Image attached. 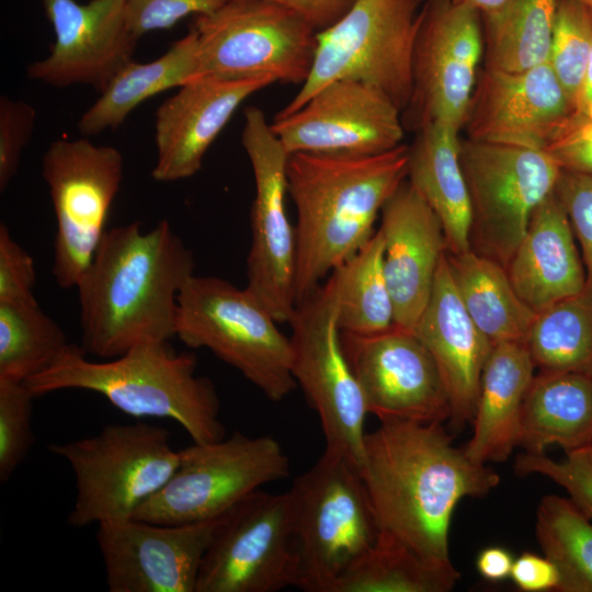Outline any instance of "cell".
Returning <instances> with one entry per match:
<instances>
[{
  "label": "cell",
  "mask_w": 592,
  "mask_h": 592,
  "mask_svg": "<svg viewBox=\"0 0 592 592\" xmlns=\"http://www.w3.org/2000/svg\"><path fill=\"white\" fill-rule=\"evenodd\" d=\"M56 218L52 273L60 288L76 287L107 230L123 180V157L88 138L58 139L42 159Z\"/></svg>",
  "instance_id": "4fadbf2b"
},
{
  "label": "cell",
  "mask_w": 592,
  "mask_h": 592,
  "mask_svg": "<svg viewBox=\"0 0 592 592\" xmlns=\"http://www.w3.org/2000/svg\"><path fill=\"white\" fill-rule=\"evenodd\" d=\"M526 345L540 372L592 377V286L536 312Z\"/></svg>",
  "instance_id": "d6a6232c"
},
{
  "label": "cell",
  "mask_w": 592,
  "mask_h": 592,
  "mask_svg": "<svg viewBox=\"0 0 592 592\" xmlns=\"http://www.w3.org/2000/svg\"><path fill=\"white\" fill-rule=\"evenodd\" d=\"M219 519L160 524L132 517L98 524L110 592H195Z\"/></svg>",
  "instance_id": "d6986e66"
},
{
  "label": "cell",
  "mask_w": 592,
  "mask_h": 592,
  "mask_svg": "<svg viewBox=\"0 0 592 592\" xmlns=\"http://www.w3.org/2000/svg\"><path fill=\"white\" fill-rule=\"evenodd\" d=\"M197 77H270L303 84L312 68L318 32L297 12L270 0H230L197 15Z\"/></svg>",
  "instance_id": "9c48e42d"
},
{
  "label": "cell",
  "mask_w": 592,
  "mask_h": 592,
  "mask_svg": "<svg viewBox=\"0 0 592 592\" xmlns=\"http://www.w3.org/2000/svg\"><path fill=\"white\" fill-rule=\"evenodd\" d=\"M296 578L289 493L257 490L220 516L195 592H276Z\"/></svg>",
  "instance_id": "5bb4252c"
},
{
  "label": "cell",
  "mask_w": 592,
  "mask_h": 592,
  "mask_svg": "<svg viewBox=\"0 0 592 592\" xmlns=\"http://www.w3.org/2000/svg\"><path fill=\"white\" fill-rule=\"evenodd\" d=\"M421 1L356 0L334 24L318 32L311 71L277 114L296 111L320 88L339 79L379 90L403 112L412 95Z\"/></svg>",
  "instance_id": "ba28073f"
},
{
  "label": "cell",
  "mask_w": 592,
  "mask_h": 592,
  "mask_svg": "<svg viewBox=\"0 0 592 592\" xmlns=\"http://www.w3.org/2000/svg\"><path fill=\"white\" fill-rule=\"evenodd\" d=\"M47 447L75 476L76 500L67 519L73 527L134 517L180 459L170 432L145 422L109 424L93 436Z\"/></svg>",
  "instance_id": "52a82bcc"
},
{
  "label": "cell",
  "mask_w": 592,
  "mask_h": 592,
  "mask_svg": "<svg viewBox=\"0 0 592 592\" xmlns=\"http://www.w3.org/2000/svg\"><path fill=\"white\" fill-rule=\"evenodd\" d=\"M197 72L198 45L191 29L159 58L143 64L130 60L121 68L82 114L78 129L86 136L114 129L140 103L162 91L182 87L196 78Z\"/></svg>",
  "instance_id": "f1b7e54d"
},
{
  "label": "cell",
  "mask_w": 592,
  "mask_h": 592,
  "mask_svg": "<svg viewBox=\"0 0 592 592\" xmlns=\"http://www.w3.org/2000/svg\"><path fill=\"white\" fill-rule=\"evenodd\" d=\"M127 0H43L55 42L27 66V76L54 87L84 84L100 92L129 62L139 37L130 30Z\"/></svg>",
  "instance_id": "ffe728a7"
},
{
  "label": "cell",
  "mask_w": 592,
  "mask_h": 592,
  "mask_svg": "<svg viewBox=\"0 0 592 592\" xmlns=\"http://www.w3.org/2000/svg\"><path fill=\"white\" fill-rule=\"evenodd\" d=\"M271 128L288 155L371 156L402 144L400 109L379 90L339 79L299 109L274 116Z\"/></svg>",
  "instance_id": "e0dca14e"
},
{
  "label": "cell",
  "mask_w": 592,
  "mask_h": 592,
  "mask_svg": "<svg viewBox=\"0 0 592 592\" xmlns=\"http://www.w3.org/2000/svg\"><path fill=\"white\" fill-rule=\"evenodd\" d=\"M247 288L217 276L193 275L179 296L175 337L207 349L240 372L272 401L297 386L289 337Z\"/></svg>",
  "instance_id": "8992f818"
},
{
  "label": "cell",
  "mask_w": 592,
  "mask_h": 592,
  "mask_svg": "<svg viewBox=\"0 0 592 592\" xmlns=\"http://www.w3.org/2000/svg\"><path fill=\"white\" fill-rule=\"evenodd\" d=\"M37 397L80 389L103 396L134 418L170 419L195 443L225 437L214 384L196 373V357L177 352L169 341L138 344L124 354L94 361L80 345L69 349L46 371L25 382Z\"/></svg>",
  "instance_id": "277c9868"
},
{
  "label": "cell",
  "mask_w": 592,
  "mask_h": 592,
  "mask_svg": "<svg viewBox=\"0 0 592 592\" xmlns=\"http://www.w3.org/2000/svg\"><path fill=\"white\" fill-rule=\"evenodd\" d=\"M566 453L592 444V377L567 372H540L525 396L517 445L543 454L549 445Z\"/></svg>",
  "instance_id": "83f0119b"
},
{
  "label": "cell",
  "mask_w": 592,
  "mask_h": 592,
  "mask_svg": "<svg viewBox=\"0 0 592 592\" xmlns=\"http://www.w3.org/2000/svg\"><path fill=\"white\" fill-rule=\"evenodd\" d=\"M505 271L519 297L535 312L585 287L582 257L555 191L534 210Z\"/></svg>",
  "instance_id": "d4e9b609"
},
{
  "label": "cell",
  "mask_w": 592,
  "mask_h": 592,
  "mask_svg": "<svg viewBox=\"0 0 592 592\" xmlns=\"http://www.w3.org/2000/svg\"><path fill=\"white\" fill-rule=\"evenodd\" d=\"M574 1H578L582 3L583 5L588 7L590 10H592V0H574Z\"/></svg>",
  "instance_id": "f907efd6"
},
{
  "label": "cell",
  "mask_w": 592,
  "mask_h": 592,
  "mask_svg": "<svg viewBox=\"0 0 592 592\" xmlns=\"http://www.w3.org/2000/svg\"><path fill=\"white\" fill-rule=\"evenodd\" d=\"M241 144L255 187L250 212L246 287L278 323L289 322L297 301L296 234L286 208L288 153L257 106L244 110Z\"/></svg>",
  "instance_id": "9a60e30c"
},
{
  "label": "cell",
  "mask_w": 592,
  "mask_h": 592,
  "mask_svg": "<svg viewBox=\"0 0 592 592\" xmlns=\"http://www.w3.org/2000/svg\"><path fill=\"white\" fill-rule=\"evenodd\" d=\"M514 470L521 476L536 474L549 478L562 487L577 508L592 520V449L590 446L567 453V457L561 462H556L544 454L525 452L515 459Z\"/></svg>",
  "instance_id": "f35d334b"
},
{
  "label": "cell",
  "mask_w": 592,
  "mask_h": 592,
  "mask_svg": "<svg viewBox=\"0 0 592 592\" xmlns=\"http://www.w3.org/2000/svg\"><path fill=\"white\" fill-rule=\"evenodd\" d=\"M408 162L405 144L371 156L288 155L297 304L374 235L384 205L407 180Z\"/></svg>",
  "instance_id": "3957f363"
},
{
  "label": "cell",
  "mask_w": 592,
  "mask_h": 592,
  "mask_svg": "<svg viewBox=\"0 0 592 592\" xmlns=\"http://www.w3.org/2000/svg\"><path fill=\"white\" fill-rule=\"evenodd\" d=\"M458 296L478 329L494 345L526 343L536 312L514 291L505 267L475 253H447Z\"/></svg>",
  "instance_id": "f546056e"
},
{
  "label": "cell",
  "mask_w": 592,
  "mask_h": 592,
  "mask_svg": "<svg viewBox=\"0 0 592 592\" xmlns=\"http://www.w3.org/2000/svg\"><path fill=\"white\" fill-rule=\"evenodd\" d=\"M341 340L368 414L380 421L443 423L451 419L435 361L412 331L392 328L371 337L341 332Z\"/></svg>",
  "instance_id": "ac0fdd59"
},
{
  "label": "cell",
  "mask_w": 592,
  "mask_h": 592,
  "mask_svg": "<svg viewBox=\"0 0 592 592\" xmlns=\"http://www.w3.org/2000/svg\"><path fill=\"white\" fill-rule=\"evenodd\" d=\"M459 578L452 561L429 559L379 531L372 547L337 580L331 592H448Z\"/></svg>",
  "instance_id": "4dcf8cb0"
},
{
  "label": "cell",
  "mask_w": 592,
  "mask_h": 592,
  "mask_svg": "<svg viewBox=\"0 0 592 592\" xmlns=\"http://www.w3.org/2000/svg\"><path fill=\"white\" fill-rule=\"evenodd\" d=\"M535 368L526 343L492 346L481 375L474 434L464 447L474 463L503 462L517 445L523 402Z\"/></svg>",
  "instance_id": "484cf974"
},
{
  "label": "cell",
  "mask_w": 592,
  "mask_h": 592,
  "mask_svg": "<svg viewBox=\"0 0 592 592\" xmlns=\"http://www.w3.org/2000/svg\"><path fill=\"white\" fill-rule=\"evenodd\" d=\"M294 519L295 588L331 592L375 543L379 528L358 467L329 451L288 490Z\"/></svg>",
  "instance_id": "5b68a950"
},
{
  "label": "cell",
  "mask_w": 592,
  "mask_h": 592,
  "mask_svg": "<svg viewBox=\"0 0 592 592\" xmlns=\"http://www.w3.org/2000/svg\"><path fill=\"white\" fill-rule=\"evenodd\" d=\"M168 482L134 514L160 524H190L221 516L263 485L288 477V456L271 435L235 432L179 451Z\"/></svg>",
  "instance_id": "30bf717a"
},
{
  "label": "cell",
  "mask_w": 592,
  "mask_h": 592,
  "mask_svg": "<svg viewBox=\"0 0 592 592\" xmlns=\"http://www.w3.org/2000/svg\"><path fill=\"white\" fill-rule=\"evenodd\" d=\"M194 258L168 220L107 229L76 288L80 346L101 360L175 337L179 296L194 275Z\"/></svg>",
  "instance_id": "7a4b0ae2"
},
{
  "label": "cell",
  "mask_w": 592,
  "mask_h": 592,
  "mask_svg": "<svg viewBox=\"0 0 592 592\" xmlns=\"http://www.w3.org/2000/svg\"><path fill=\"white\" fill-rule=\"evenodd\" d=\"M485 55L481 14L453 0H425L415 39L405 128L443 123L462 132Z\"/></svg>",
  "instance_id": "2e32d148"
},
{
  "label": "cell",
  "mask_w": 592,
  "mask_h": 592,
  "mask_svg": "<svg viewBox=\"0 0 592 592\" xmlns=\"http://www.w3.org/2000/svg\"><path fill=\"white\" fill-rule=\"evenodd\" d=\"M590 448L592 449V444L590 445Z\"/></svg>",
  "instance_id": "816d5d0a"
},
{
  "label": "cell",
  "mask_w": 592,
  "mask_h": 592,
  "mask_svg": "<svg viewBox=\"0 0 592 592\" xmlns=\"http://www.w3.org/2000/svg\"><path fill=\"white\" fill-rule=\"evenodd\" d=\"M572 112L548 61L522 71L483 67L462 130L475 140L544 149Z\"/></svg>",
  "instance_id": "44dd1931"
},
{
  "label": "cell",
  "mask_w": 592,
  "mask_h": 592,
  "mask_svg": "<svg viewBox=\"0 0 592 592\" xmlns=\"http://www.w3.org/2000/svg\"><path fill=\"white\" fill-rule=\"evenodd\" d=\"M555 194L577 240L587 283L592 286V179L561 170Z\"/></svg>",
  "instance_id": "ab89813d"
},
{
  "label": "cell",
  "mask_w": 592,
  "mask_h": 592,
  "mask_svg": "<svg viewBox=\"0 0 592 592\" xmlns=\"http://www.w3.org/2000/svg\"><path fill=\"white\" fill-rule=\"evenodd\" d=\"M573 112L592 119V52L578 92Z\"/></svg>",
  "instance_id": "c3c4849f"
},
{
  "label": "cell",
  "mask_w": 592,
  "mask_h": 592,
  "mask_svg": "<svg viewBox=\"0 0 592 592\" xmlns=\"http://www.w3.org/2000/svg\"><path fill=\"white\" fill-rule=\"evenodd\" d=\"M36 113L32 105L7 95L0 98V191L15 177L22 151L32 137Z\"/></svg>",
  "instance_id": "60d3db41"
},
{
  "label": "cell",
  "mask_w": 592,
  "mask_h": 592,
  "mask_svg": "<svg viewBox=\"0 0 592 592\" xmlns=\"http://www.w3.org/2000/svg\"><path fill=\"white\" fill-rule=\"evenodd\" d=\"M453 1L473 7L480 12L481 16H483L499 10L505 0H453Z\"/></svg>",
  "instance_id": "681fc988"
},
{
  "label": "cell",
  "mask_w": 592,
  "mask_h": 592,
  "mask_svg": "<svg viewBox=\"0 0 592 592\" xmlns=\"http://www.w3.org/2000/svg\"><path fill=\"white\" fill-rule=\"evenodd\" d=\"M379 531L424 557L447 562L448 533L460 500L480 498L499 475L453 445L442 423L384 420L366 432L358 467Z\"/></svg>",
  "instance_id": "6da1fadb"
},
{
  "label": "cell",
  "mask_w": 592,
  "mask_h": 592,
  "mask_svg": "<svg viewBox=\"0 0 592 592\" xmlns=\"http://www.w3.org/2000/svg\"><path fill=\"white\" fill-rule=\"evenodd\" d=\"M378 229L384 239V271L394 303L395 328L412 331L447 252L444 231L408 180L384 205Z\"/></svg>",
  "instance_id": "603a6c76"
},
{
  "label": "cell",
  "mask_w": 592,
  "mask_h": 592,
  "mask_svg": "<svg viewBox=\"0 0 592 592\" xmlns=\"http://www.w3.org/2000/svg\"><path fill=\"white\" fill-rule=\"evenodd\" d=\"M36 282L31 254L11 236L5 224H0V301L35 300Z\"/></svg>",
  "instance_id": "ee69618b"
},
{
  "label": "cell",
  "mask_w": 592,
  "mask_h": 592,
  "mask_svg": "<svg viewBox=\"0 0 592 592\" xmlns=\"http://www.w3.org/2000/svg\"><path fill=\"white\" fill-rule=\"evenodd\" d=\"M24 382L0 378V481H8L27 457L33 443V399Z\"/></svg>",
  "instance_id": "74e56055"
},
{
  "label": "cell",
  "mask_w": 592,
  "mask_h": 592,
  "mask_svg": "<svg viewBox=\"0 0 592 592\" xmlns=\"http://www.w3.org/2000/svg\"><path fill=\"white\" fill-rule=\"evenodd\" d=\"M557 0H505L483 21L485 67L522 71L547 61Z\"/></svg>",
  "instance_id": "836d02e7"
},
{
  "label": "cell",
  "mask_w": 592,
  "mask_h": 592,
  "mask_svg": "<svg viewBox=\"0 0 592 592\" xmlns=\"http://www.w3.org/2000/svg\"><path fill=\"white\" fill-rule=\"evenodd\" d=\"M470 250L505 267L561 169L544 149L460 139Z\"/></svg>",
  "instance_id": "7c38bea8"
},
{
  "label": "cell",
  "mask_w": 592,
  "mask_h": 592,
  "mask_svg": "<svg viewBox=\"0 0 592 592\" xmlns=\"http://www.w3.org/2000/svg\"><path fill=\"white\" fill-rule=\"evenodd\" d=\"M544 150L562 171L592 179V119L572 112Z\"/></svg>",
  "instance_id": "7bdbcfd3"
},
{
  "label": "cell",
  "mask_w": 592,
  "mask_h": 592,
  "mask_svg": "<svg viewBox=\"0 0 592 592\" xmlns=\"http://www.w3.org/2000/svg\"><path fill=\"white\" fill-rule=\"evenodd\" d=\"M230 0H127L130 30L138 36L167 30L190 14H209Z\"/></svg>",
  "instance_id": "b9f144b4"
},
{
  "label": "cell",
  "mask_w": 592,
  "mask_h": 592,
  "mask_svg": "<svg viewBox=\"0 0 592 592\" xmlns=\"http://www.w3.org/2000/svg\"><path fill=\"white\" fill-rule=\"evenodd\" d=\"M338 296L339 275L334 270L297 304L288 322L292 372L319 418L325 449L360 467L368 412L342 345Z\"/></svg>",
  "instance_id": "8fae6325"
},
{
  "label": "cell",
  "mask_w": 592,
  "mask_h": 592,
  "mask_svg": "<svg viewBox=\"0 0 592 592\" xmlns=\"http://www.w3.org/2000/svg\"><path fill=\"white\" fill-rule=\"evenodd\" d=\"M510 578L525 592L557 591L560 576L556 565L544 556L524 551L513 561Z\"/></svg>",
  "instance_id": "f6af8a7d"
},
{
  "label": "cell",
  "mask_w": 592,
  "mask_h": 592,
  "mask_svg": "<svg viewBox=\"0 0 592 592\" xmlns=\"http://www.w3.org/2000/svg\"><path fill=\"white\" fill-rule=\"evenodd\" d=\"M535 532L544 555L557 567L558 592H592V522L577 505L558 496L544 497Z\"/></svg>",
  "instance_id": "d590c367"
},
{
  "label": "cell",
  "mask_w": 592,
  "mask_h": 592,
  "mask_svg": "<svg viewBox=\"0 0 592 592\" xmlns=\"http://www.w3.org/2000/svg\"><path fill=\"white\" fill-rule=\"evenodd\" d=\"M412 332L435 361L451 403V424L459 430L474 420L482 371L493 344L465 309L446 253L429 303Z\"/></svg>",
  "instance_id": "cb8c5ba5"
},
{
  "label": "cell",
  "mask_w": 592,
  "mask_h": 592,
  "mask_svg": "<svg viewBox=\"0 0 592 592\" xmlns=\"http://www.w3.org/2000/svg\"><path fill=\"white\" fill-rule=\"evenodd\" d=\"M273 83L270 77H196L180 87L156 112L157 161L151 177L173 182L197 173L206 151L240 104Z\"/></svg>",
  "instance_id": "7402d4cb"
},
{
  "label": "cell",
  "mask_w": 592,
  "mask_h": 592,
  "mask_svg": "<svg viewBox=\"0 0 592 592\" xmlns=\"http://www.w3.org/2000/svg\"><path fill=\"white\" fill-rule=\"evenodd\" d=\"M70 345L36 299L0 301V378L25 383L49 368Z\"/></svg>",
  "instance_id": "e575fe53"
},
{
  "label": "cell",
  "mask_w": 592,
  "mask_h": 592,
  "mask_svg": "<svg viewBox=\"0 0 592 592\" xmlns=\"http://www.w3.org/2000/svg\"><path fill=\"white\" fill-rule=\"evenodd\" d=\"M409 146L407 180L437 216L447 253L470 250V203L460 164V130L429 123Z\"/></svg>",
  "instance_id": "4316f807"
},
{
  "label": "cell",
  "mask_w": 592,
  "mask_h": 592,
  "mask_svg": "<svg viewBox=\"0 0 592 592\" xmlns=\"http://www.w3.org/2000/svg\"><path fill=\"white\" fill-rule=\"evenodd\" d=\"M282 4L306 19L321 32L342 18L356 0H270Z\"/></svg>",
  "instance_id": "bcb514c9"
},
{
  "label": "cell",
  "mask_w": 592,
  "mask_h": 592,
  "mask_svg": "<svg viewBox=\"0 0 592 592\" xmlns=\"http://www.w3.org/2000/svg\"><path fill=\"white\" fill-rule=\"evenodd\" d=\"M513 561L514 559L508 549L501 546H490L479 553L476 567L483 579L499 582L510 578Z\"/></svg>",
  "instance_id": "7dc6e473"
},
{
  "label": "cell",
  "mask_w": 592,
  "mask_h": 592,
  "mask_svg": "<svg viewBox=\"0 0 592 592\" xmlns=\"http://www.w3.org/2000/svg\"><path fill=\"white\" fill-rule=\"evenodd\" d=\"M592 52V10L574 0H557L548 64L572 107Z\"/></svg>",
  "instance_id": "8d00e7d4"
},
{
  "label": "cell",
  "mask_w": 592,
  "mask_h": 592,
  "mask_svg": "<svg viewBox=\"0 0 592 592\" xmlns=\"http://www.w3.org/2000/svg\"><path fill=\"white\" fill-rule=\"evenodd\" d=\"M335 271L342 333L371 337L395 328L394 303L384 271V239L378 228Z\"/></svg>",
  "instance_id": "1f68e13d"
}]
</instances>
